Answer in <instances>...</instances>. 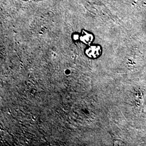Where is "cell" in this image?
<instances>
[{
	"label": "cell",
	"mask_w": 146,
	"mask_h": 146,
	"mask_svg": "<svg viewBox=\"0 0 146 146\" xmlns=\"http://www.w3.org/2000/svg\"><path fill=\"white\" fill-rule=\"evenodd\" d=\"M31 1H38V0H31Z\"/></svg>",
	"instance_id": "277c9868"
},
{
	"label": "cell",
	"mask_w": 146,
	"mask_h": 146,
	"mask_svg": "<svg viewBox=\"0 0 146 146\" xmlns=\"http://www.w3.org/2000/svg\"><path fill=\"white\" fill-rule=\"evenodd\" d=\"M94 35L90 33L83 31L80 37V40L86 44H90L94 40Z\"/></svg>",
	"instance_id": "7a4b0ae2"
},
{
	"label": "cell",
	"mask_w": 146,
	"mask_h": 146,
	"mask_svg": "<svg viewBox=\"0 0 146 146\" xmlns=\"http://www.w3.org/2000/svg\"><path fill=\"white\" fill-rule=\"evenodd\" d=\"M102 48L99 45L90 46L86 49V55L91 58H96L101 55Z\"/></svg>",
	"instance_id": "6da1fadb"
},
{
	"label": "cell",
	"mask_w": 146,
	"mask_h": 146,
	"mask_svg": "<svg viewBox=\"0 0 146 146\" xmlns=\"http://www.w3.org/2000/svg\"><path fill=\"white\" fill-rule=\"evenodd\" d=\"M80 36H79L78 34H74L73 35V38H74V40H78V39L80 40Z\"/></svg>",
	"instance_id": "3957f363"
}]
</instances>
